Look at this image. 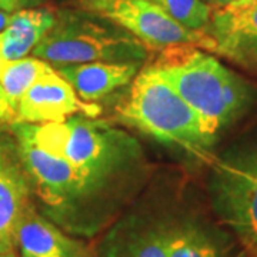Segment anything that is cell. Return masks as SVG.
I'll return each instance as SVG.
<instances>
[{
	"mask_svg": "<svg viewBox=\"0 0 257 257\" xmlns=\"http://www.w3.org/2000/svg\"><path fill=\"white\" fill-rule=\"evenodd\" d=\"M10 132L32 193L66 233L93 236L146 180L149 165L138 140L96 117L15 121Z\"/></svg>",
	"mask_w": 257,
	"mask_h": 257,
	"instance_id": "6da1fadb",
	"label": "cell"
},
{
	"mask_svg": "<svg viewBox=\"0 0 257 257\" xmlns=\"http://www.w3.org/2000/svg\"><path fill=\"white\" fill-rule=\"evenodd\" d=\"M153 66L199 114L211 138L241 119L256 100L251 83L202 47H166Z\"/></svg>",
	"mask_w": 257,
	"mask_h": 257,
	"instance_id": "7a4b0ae2",
	"label": "cell"
},
{
	"mask_svg": "<svg viewBox=\"0 0 257 257\" xmlns=\"http://www.w3.org/2000/svg\"><path fill=\"white\" fill-rule=\"evenodd\" d=\"M119 123L203 162L213 160L211 138L199 114L153 64L142 69L114 107Z\"/></svg>",
	"mask_w": 257,
	"mask_h": 257,
	"instance_id": "3957f363",
	"label": "cell"
},
{
	"mask_svg": "<svg viewBox=\"0 0 257 257\" xmlns=\"http://www.w3.org/2000/svg\"><path fill=\"white\" fill-rule=\"evenodd\" d=\"M32 55L52 67L67 64L139 63L150 50L126 30L77 8L56 10V22Z\"/></svg>",
	"mask_w": 257,
	"mask_h": 257,
	"instance_id": "277c9868",
	"label": "cell"
},
{
	"mask_svg": "<svg viewBox=\"0 0 257 257\" xmlns=\"http://www.w3.org/2000/svg\"><path fill=\"white\" fill-rule=\"evenodd\" d=\"M207 193L217 219L251 256L257 254V139L213 157Z\"/></svg>",
	"mask_w": 257,
	"mask_h": 257,
	"instance_id": "5b68a950",
	"label": "cell"
},
{
	"mask_svg": "<svg viewBox=\"0 0 257 257\" xmlns=\"http://www.w3.org/2000/svg\"><path fill=\"white\" fill-rule=\"evenodd\" d=\"M72 6L126 30L150 52L177 45H193L211 52L210 37L187 29L153 0H73Z\"/></svg>",
	"mask_w": 257,
	"mask_h": 257,
	"instance_id": "8992f818",
	"label": "cell"
},
{
	"mask_svg": "<svg viewBox=\"0 0 257 257\" xmlns=\"http://www.w3.org/2000/svg\"><path fill=\"white\" fill-rule=\"evenodd\" d=\"M204 33L211 52L257 73V0H236L211 10Z\"/></svg>",
	"mask_w": 257,
	"mask_h": 257,
	"instance_id": "52a82bcc",
	"label": "cell"
},
{
	"mask_svg": "<svg viewBox=\"0 0 257 257\" xmlns=\"http://www.w3.org/2000/svg\"><path fill=\"white\" fill-rule=\"evenodd\" d=\"M100 106L83 101L72 84L56 70L40 77L18 104V120L25 123H60L76 114L97 117Z\"/></svg>",
	"mask_w": 257,
	"mask_h": 257,
	"instance_id": "ba28073f",
	"label": "cell"
},
{
	"mask_svg": "<svg viewBox=\"0 0 257 257\" xmlns=\"http://www.w3.org/2000/svg\"><path fill=\"white\" fill-rule=\"evenodd\" d=\"M32 187L15 140L0 139V253L15 251L18 223L32 204Z\"/></svg>",
	"mask_w": 257,
	"mask_h": 257,
	"instance_id": "9c48e42d",
	"label": "cell"
},
{
	"mask_svg": "<svg viewBox=\"0 0 257 257\" xmlns=\"http://www.w3.org/2000/svg\"><path fill=\"white\" fill-rule=\"evenodd\" d=\"M16 246L33 257H93L89 246L40 214L32 203L16 227Z\"/></svg>",
	"mask_w": 257,
	"mask_h": 257,
	"instance_id": "30bf717a",
	"label": "cell"
},
{
	"mask_svg": "<svg viewBox=\"0 0 257 257\" xmlns=\"http://www.w3.org/2000/svg\"><path fill=\"white\" fill-rule=\"evenodd\" d=\"M142 66L139 63L96 62L67 64L55 67V70L72 84L83 101L94 103L130 84L142 70Z\"/></svg>",
	"mask_w": 257,
	"mask_h": 257,
	"instance_id": "8fae6325",
	"label": "cell"
},
{
	"mask_svg": "<svg viewBox=\"0 0 257 257\" xmlns=\"http://www.w3.org/2000/svg\"><path fill=\"white\" fill-rule=\"evenodd\" d=\"M56 10L39 6L12 13L6 28L0 32V64L28 57L53 28Z\"/></svg>",
	"mask_w": 257,
	"mask_h": 257,
	"instance_id": "7c38bea8",
	"label": "cell"
},
{
	"mask_svg": "<svg viewBox=\"0 0 257 257\" xmlns=\"http://www.w3.org/2000/svg\"><path fill=\"white\" fill-rule=\"evenodd\" d=\"M96 257H167V253L159 224L130 216L111 227Z\"/></svg>",
	"mask_w": 257,
	"mask_h": 257,
	"instance_id": "4fadbf2b",
	"label": "cell"
},
{
	"mask_svg": "<svg viewBox=\"0 0 257 257\" xmlns=\"http://www.w3.org/2000/svg\"><path fill=\"white\" fill-rule=\"evenodd\" d=\"M167 257H224L210 233L193 221L159 224Z\"/></svg>",
	"mask_w": 257,
	"mask_h": 257,
	"instance_id": "5bb4252c",
	"label": "cell"
},
{
	"mask_svg": "<svg viewBox=\"0 0 257 257\" xmlns=\"http://www.w3.org/2000/svg\"><path fill=\"white\" fill-rule=\"evenodd\" d=\"M53 70L55 67H52L45 60L37 59L35 56L32 57L28 56L19 60L0 64V84L8 94L13 107L18 110V104L22 96L28 92L40 77H43L45 74L50 73Z\"/></svg>",
	"mask_w": 257,
	"mask_h": 257,
	"instance_id": "9a60e30c",
	"label": "cell"
},
{
	"mask_svg": "<svg viewBox=\"0 0 257 257\" xmlns=\"http://www.w3.org/2000/svg\"><path fill=\"white\" fill-rule=\"evenodd\" d=\"M153 2L187 29L204 32L209 25L211 10L202 0H153Z\"/></svg>",
	"mask_w": 257,
	"mask_h": 257,
	"instance_id": "2e32d148",
	"label": "cell"
},
{
	"mask_svg": "<svg viewBox=\"0 0 257 257\" xmlns=\"http://www.w3.org/2000/svg\"><path fill=\"white\" fill-rule=\"evenodd\" d=\"M16 120H18V110L13 107L8 94L0 84V126L8 124V123L12 124Z\"/></svg>",
	"mask_w": 257,
	"mask_h": 257,
	"instance_id": "e0dca14e",
	"label": "cell"
},
{
	"mask_svg": "<svg viewBox=\"0 0 257 257\" xmlns=\"http://www.w3.org/2000/svg\"><path fill=\"white\" fill-rule=\"evenodd\" d=\"M45 0H0V10L6 13H15L19 10L39 8Z\"/></svg>",
	"mask_w": 257,
	"mask_h": 257,
	"instance_id": "ac0fdd59",
	"label": "cell"
},
{
	"mask_svg": "<svg viewBox=\"0 0 257 257\" xmlns=\"http://www.w3.org/2000/svg\"><path fill=\"white\" fill-rule=\"evenodd\" d=\"M202 2L210 10H216L220 9V8H224V6H227V5L236 2V0H202Z\"/></svg>",
	"mask_w": 257,
	"mask_h": 257,
	"instance_id": "d6986e66",
	"label": "cell"
},
{
	"mask_svg": "<svg viewBox=\"0 0 257 257\" xmlns=\"http://www.w3.org/2000/svg\"><path fill=\"white\" fill-rule=\"evenodd\" d=\"M9 18H10L9 13H6V12L0 10V32L6 28V25H8V22H9Z\"/></svg>",
	"mask_w": 257,
	"mask_h": 257,
	"instance_id": "ffe728a7",
	"label": "cell"
},
{
	"mask_svg": "<svg viewBox=\"0 0 257 257\" xmlns=\"http://www.w3.org/2000/svg\"><path fill=\"white\" fill-rule=\"evenodd\" d=\"M0 257H18L16 251H8V253H0Z\"/></svg>",
	"mask_w": 257,
	"mask_h": 257,
	"instance_id": "44dd1931",
	"label": "cell"
},
{
	"mask_svg": "<svg viewBox=\"0 0 257 257\" xmlns=\"http://www.w3.org/2000/svg\"><path fill=\"white\" fill-rule=\"evenodd\" d=\"M22 257H33V256H30V254H26V253H22Z\"/></svg>",
	"mask_w": 257,
	"mask_h": 257,
	"instance_id": "7402d4cb",
	"label": "cell"
},
{
	"mask_svg": "<svg viewBox=\"0 0 257 257\" xmlns=\"http://www.w3.org/2000/svg\"><path fill=\"white\" fill-rule=\"evenodd\" d=\"M253 257H257V254H254V256H253Z\"/></svg>",
	"mask_w": 257,
	"mask_h": 257,
	"instance_id": "603a6c76",
	"label": "cell"
}]
</instances>
